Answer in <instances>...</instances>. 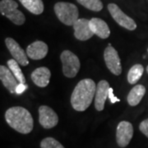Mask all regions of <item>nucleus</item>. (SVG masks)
I'll return each instance as SVG.
<instances>
[{"mask_svg": "<svg viewBox=\"0 0 148 148\" xmlns=\"http://www.w3.org/2000/svg\"><path fill=\"white\" fill-rule=\"evenodd\" d=\"M0 79L3 86L10 91V93L16 92V88L20 83L10 69L3 65L0 66Z\"/></svg>", "mask_w": 148, "mask_h": 148, "instance_id": "obj_13", "label": "nucleus"}, {"mask_svg": "<svg viewBox=\"0 0 148 148\" xmlns=\"http://www.w3.org/2000/svg\"><path fill=\"white\" fill-rule=\"evenodd\" d=\"M54 12L58 20L66 26H73L79 18V12L76 5L71 3L58 2L54 5Z\"/></svg>", "mask_w": 148, "mask_h": 148, "instance_id": "obj_3", "label": "nucleus"}, {"mask_svg": "<svg viewBox=\"0 0 148 148\" xmlns=\"http://www.w3.org/2000/svg\"><path fill=\"white\" fill-rule=\"evenodd\" d=\"M27 88V85L21 84V83H20V84H19V86H17V88H16V93H17V94H21V93H22V92L26 90Z\"/></svg>", "mask_w": 148, "mask_h": 148, "instance_id": "obj_25", "label": "nucleus"}, {"mask_svg": "<svg viewBox=\"0 0 148 148\" xmlns=\"http://www.w3.org/2000/svg\"><path fill=\"white\" fill-rule=\"evenodd\" d=\"M22 5L33 14L40 15L44 12L42 0H19Z\"/></svg>", "mask_w": 148, "mask_h": 148, "instance_id": "obj_18", "label": "nucleus"}, {"mask_svg": "<svg viewBox=\"0 0 148 148\" xmlns=\"http://www.w3.org/2000/svg\"><path fill=\"white\" fill-rule=\"evenodd\" d=\"M17 8L18 4L14 0H1L0 2L1 14L8 17L15 25L21 26L25 23L26 17Z\"/></svg>", "mask_w": 148, "mask_h": 148, "instance_id": "obj_4", "label": "nucleus"}, {"mask_svg": "<svg viewBox=\"0 0 148 148\" xmlns=\"http://www.w3.org/2000/svg\"><path fill=\"white\" fill-rule=\"evenodd\" d=\"M48 45L43 41H35L31 44L27 49V56L33 60L44 58L48 53Z\"/></svg>", "mask_w": 148, "mask_h": 148, "instance_id": "obj_14", "label": "nucleus"}, {"mask_svg": "<svg viewBox=\"0 0 148 148\" xmlns=\"http://www.w3.org/2000/svg\"><path fill=\"white\" fill-rule=\"evenodd\" d=\"M144 72L143 65L141 64H135L130 69L127 73V81L130 84H136L140 78L142 77Z\"/></svg>", "mask_w": 148, "mask_h": 148, "instance_id": "obj_19", "label": "nucleus"}, {"mask_svg": "<svg viewBox=\"0 0 148 148\" xmlns=\"http://www.w3.org/2000/svg\"><path fill=\"white\" fill-rule=\"evenodd\" d=\"M91 32L101 39H107L110 35V30L106 21L101 18L93 17L90 20Z\"/></svg>", "mask_w": 148, "mask_h": 148, "instance_id": "obj_16", "label": "nucleus"}, {"mask_svg": "<svg viewBox=\"0 0 148 148\" xmlns=\"http://www.w3.org/2000/svg\"><path fill=\"white\" fill-rule=\"evenodd\" d=\"M60 59L63 64V73L65 77L73 78L79 72L81 64L78 57L69 50H64L60 55Z\"/></svg>", "mask_w": 148, "mask_h": 148, "instance_id": "obj_5", "label": "nucleus"}, {"mask_svg": "<svg viewBox=\"0 0 148 148\" xmlns=\"http://www.w3.org/2000/svg\"><path fill=\"white\" fill-rule=\"evenodd\" d=\"M39 122L44 128L50 129L58 124V117L50 107L41 106L39 108Z\"/></svg>", "mask_w": 148, "mask_h": 148, "instance_id": "obj_9", "label": "nucleus"}, {"mask_svg": "<svg viewBox=\"0 0 148 148\" xmlns=\"http://www.w3.org/2000/svg\"><path fill=\"white\" fill-rule=\"evenodd\" d=\"M6 46L9 50L11 55L13 57L18 64L25 67L29 64V60L27 58V52H25L22 48L19 45V44L14 40L12 38H7L5 40Z\"/></svg>", "mask_w": 148, "mask_h": 148, "instance_id": "obj_10", "label": "nucleus"}, {"mask_svg": "<svg viewBox=\"0 0 148 148\" xmlns=\"http://www.w3.org/2000/svg\"><path fill=\"white\" fill-rule=\"evenodd\" d=\"M146 93V88L143 85H136L127 95V102L131 106H136L141 102Z\"/></svg>", "mask_w": 148, "mask_h": 148, "instance_id": "obj_17", "label": "nucleus"}, {"mask_svg": "<svg viewBox=\"0 0 148 148\" xmlns=\"http://www.w3.org/2000/svg\"><path fill=\"white\" fill-rule=\"evenodd\" d=\"M81 5L94 12H100L103 8V3L101 0H77Z\"/></svg>", "mask_w": 148, "mask_h": 148, "instance_id": "obj_21", "label": "nucleus"}, {"mask_svg": "<svg viewBox=\"0 0 148 148\" xmlns=\"http://www.w3.org/2000/svg\"><path fill=\"white\" fill-rule=\"evenodd\" d=\"M51 73L46 67H40L32 72L31 78L34 84L39 87H45L49 83Z\"/></svg>", "mask_w": 148, "mask_h": 148, "instance_id": "obj_15", "label": "nucleus"}, {"mask_svg": "<svg viewBox=\"0 0 148 148\" xmlns=\"http://www.w3.org/2000/svg\"><path fill=\"white\" fill-rule=\"evenodd\" d=\"M5 119L12 128L22 134H28L33 129L34 120L31 113L21 106L8 109L5 113Z\"/></svg>", "mask_w": 148, "mask_h": 148, "instance_id": "obj_2", "label": "nucleus"}, {"mask_svg": "<svg viewBox=\"0 0 148 148\" xmlns=\"http://www.w3.org/2000/svg\"><path fill=\"white\" fill-rule=\"evenodd\" d=\"M8 69L12 71V73L15 76V77L19 82V83L25 84L26 83V78H25V76L23 75L21 69L19 67V64L15 59H9L8 61Z\"/></svg>", "mask_w": 148, "mask_h": 148, "instance_id": "obj_20", "label": "nucleus"}, {"mask_svg": "<svg viewBox=\"0 0 148 148\" xmlns=\"http://www.w3.org/2000/svg\"><path fill=\"white\" fill-rule=\"evenodd\" d=\"M40 148H64L61 143L53 138H46L40 143Z\"/></svg>", "mask_w": 148, "mask_h": 148, "instance_id": "obj_22", "label": "nucleus"}, {"mask_svg": "<svg viewBox=\"0 0 148 148\" xmlns=\"http://www.w3.org/2000/svg\"><path fill=\"white\" fill-rule=\"evenodd\" d=\"M147 51H148V49H147Z\"/></svg>", "mask_w": 148, "mask_h": 148, "instance_id": "obj_27", "label": "nucleus"}, {"mask_svg": "<svg viewBox=\"0 0 148 148\" xmlns=\"http://www.w3.org/2000/svg\"><path fill=\"white\" fill-rule=\"evenodd\" d=\"M109 99L110 100V102L112 104H114L115 102H119V99H118L117 97L114 96V91H113V89L112 88H110V90H109Z\"/></svg>", "mask_w": 148, "mask_h": 148, "instance_id": "obj_24", "label": "nucleus"}, {"mask_svg": "<svg viewBox=\"0 0 148 148\" xmlns=\"http://www.w3.org/2000/svg\"><path fill=\"white\" fill-rule=\"evenodd\" d=\"M139 129H140V131L143 132V134L148 138V119H145V120H143L141 123H140V125H139Z\"/></svg>", "mask_w": 148, "mask_h": 148, "instance_id": "obj_23", "label": "nucleus"}, {"mask_svg": "<svg viewBox=\"0 0 148 148\" xmlns=\"http://www.w3.org/2000/svg\"><path fill=\"white\" fill-rule=\"evenodd\" d=\"M104 58L106 67L115 76H119L122 73V65L120 58L117 50L109 44L104 52Z\"/></svg>", "mask_w": 148, "mask_h": 148, "instance_id": "obj_7", "label": "nucleus"}, {"mask_svg": "<svg viewBox=\"0 0 148 148\" xmlns=\"http://www.w3.org/2000/svg\"><path fill=\"white\" fill-rule=\"evenodd\" d=\"M108 10L114 20L120 26L129 31H134L137 28V24L131 17L127 16L119 7L114 3H110L108 5Z\"/></svg>", "mask_w": 148, "mask_h": 148, "instance_id": "obj_6", "label": "nucleus"}, {"mask_svg": "<svg viewBox=\"0 0 148 148\" xmlns=\"http://www.w3.org/2000/svg\"><path fill=\"white\" fill-rule=\"evenodd\" d=\"M133 136V127L127 121H122L118 124L116 130V142L120 147H125L129 144Z\"/></svg>", "mask_w": 148, "mask_h": 148, "instance_id": "obj_8", "label": "nucleus"}, {"mask_svg": "<svg viewBox=\"0 0 148 148\" xmlns=\"http://www.w3.org/2000/svg\"><path fill=\"white\" fill-rule=\"evenodd\" d=\"M110 84L106 80L101 81L96 86L95 98V108L98 111H102L105 108V103L109 96Z\"/></svg>", "mask_w": 148, "mask_h": 148, "instance_id": "obj_12", "label": "nucleus"}, {"mask_svg": "<svg viewBox=\"0 0 148 148\" xmlns=\"http://www.w3.org/2000/svg\"><path fill=\"white\" fill-rule=\"evenodd\" d=\"M147 73H148V65H147Z\"/></svg>", "mask_w": 148, "mask_h": 148, "instance_id": "obj_26", "label": "nucleus"}, {"mask_svg": "<svg viewBox=\"0 0 148 148\" xmlns=\"http://www.w3.org/2000/svg\"><path fill=\"white\" fill-rule=\"evenodd\" d=\"M95 82L86 78L80 81L71 95V104L76 111H85L93 101L96 92Z\"/></svg>", "mask_w": 148, "mask_h": 148, "instance_id": "obj_1", "label": "nucleus"}, {"mask_svg": "<svg viewBox=\"0 0 148 148\" xmlns=\"http://www.w3.org/2000/svg\"><path fill=\"white\" fill-rule=\"evenodd\" d=\"M74 36L76 39L85 41L94 36L90 27V20L86 18H80L73 24Z\"/></svg>", "mask_w": 148, "mask_h": 148, "instance_id": "obj_11", "label": "nucleus"}]
</instances>
